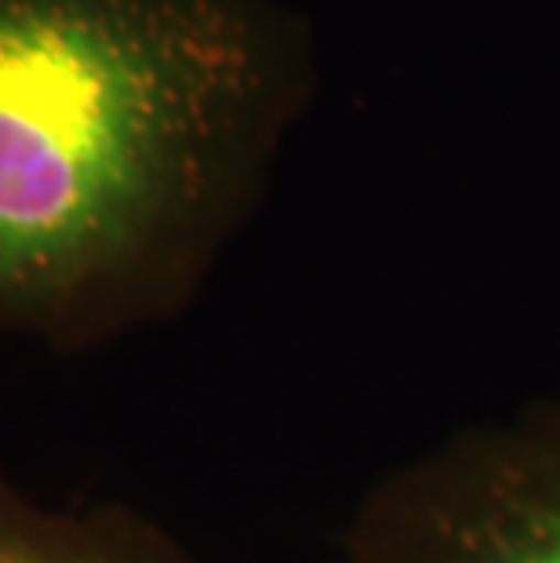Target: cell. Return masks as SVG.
<instances>
[{"label":"cell","mask_w":560,"mask_h":563,"mask_svg":"<svg viewBox=\"0 0 560 563\" xmlns=\"http://www.w3.org/2000/svg\"><path fill=\"white\" fill-rule=\"evenodd\" d=\"M317 91L288 0H0V334L183 317Z\"/></svg>","instance_id":"1"},{"label":"cell","mask_w":560,"mask_h":563,"mask_svg":"<svg viewBox=\"0 0 560 563\" xmlns=\"http://www.w3.org/2000/svg\"><path fill=\"white\" fill-rule=\"evenodd\" d=\"M336 563H560V397L393 465L353 509Z\"/></svg>","instance_id":"2"},{"label":"cell","mask_w":560,"mask_h":563,"mask_svg":"<svg viewBox=\"0 0 560 563\" xmlns=\"http://www.w3.org/2000/svg\"><path fill=\"white\" fill-rule=\"evenodd\" d=\"M0 563H197L146 512L99 506L52 509L0 473Z\"/></svg>","instance_id":"3"}]
</instances>
